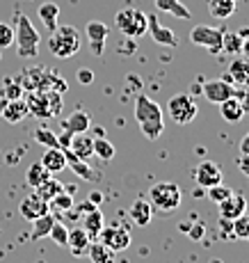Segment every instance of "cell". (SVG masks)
<instances>
[{
    "label": "cell",
    "instance_id": "6da1fadb",
    "mask_svg": "<svg viewBox=\"0 0 249 263\" xmlns=\"http://www.w3.org/2000/svg\"><path fill=\"white\" fill-rule=\"evenodd\" d=\"M135 119L140 124L142 133L149 140H158L165 130V119H162V108L146 94H137L135 99Z\"/></svg>",
    "mask_w": 249,
    "mask_h": 263
},
{
    "label": "cell",
    "instance_id": "7a4b0ae2",
    "mask_svg": "<svg viewBox=\"0 0 249 263\" xmlns=\"http://www.w3.org/2000/svg\"><path fill=\"white\" fill-rule=\"evenodd\" d=\"M28 112L39 119H53L62 112V94L55 89H30L25 96Z\"/></svg>",
    "mask_w": 249,
    "mask_h": 263
},
{
    "label": "cell",
    "instance_id": "3957f363",
    "mask_svg": "<svg viewBox=\"0 0 249 263\" xmlns=\"http://www.w3.org/2000/svg\"><path fill=\"white\" fill-rule=\"evenodd\" d=\"M80 44H83V39H80V32L73 25H58V28L50 32L48 50L55 58L69 60L80 50Z\"/></svg>",
    "mask_w": 249,
    "mask_h": 263
},
{
    "label": "cell",
    "instance_id": "277c9868",
    "mask_svg": "<svg viewBox=\"0 0 249 263\" xmlns=\"http://www.w3.org/2000/svg\"><path fill=\"white\" fill-rule=\"evenodd\" d=\"M14 42H16V50L21 58H34L39 53V44H42V37H39L37 28L30 23V18L25 14H18L16 16V28H14Z\"/></svg>",
    "mask_w": 249,
    "mask_h": 263
},
{
    "label": "cell",
    "instance_id": "5b68a950",
    "mask_svg": "<svg viewBox=\"0 0 249 263\" xmlns=\"http://www.w3.org/2000/svg\"><path fill=\"white\" fill-rule=\"evenodd\" d=\"M114 25H117V30H119L126 39L144 37L146 28H149V23H146V14L140 12V9H135V7L119 9V12H117V16H114Z\"/></svg>",
    "mask_w": 249,
    "mask_h": 263
},
{
    "label": "cell",
    "instance_id": "8992f818",
    "mask_svg": "<svg viewBox=\"0 0 249 263\" xmlns=\"http://www.w3.org/2000/svg\"><path fill=\"white\" fill-rule=\"evenodd\" d=\"M149 201L154 209L165 211V213H171L181 206L183 195L181 188L176 183H169V181H162V183H156L154 188L149 190Z\"/></svg>",
    "mask_w": 249,
    "mask_h": 263
},
{
    "label": "cell",
    "instance_id": "52a82bcc",
    "mask_svg": "<svg viewBox=\"0 0 249 263\" xmlns=\"http://www.w3.org/2000/svg\"><path fill=\"white\" fill-rule=\"evenodd\" d=\"M197 112H199V105H197V101L190 94H179L167 103V115L179 126L192 124L197 119Z\"/></svg>",
    "mask_w": 249,
    "mask_h": 263
},
{
    "label": "cell",
    "instance_id": "ba28073f",
    "mask_svg": "<svg viewBox=\"0 0 249 263\" xmlns=\"http://www.w3.org/2000/svg\"><path fill=\"white\" fill-rule=\"evenodd\" d=\"M222 37H224V32H222L220 28H213V25H195V28L190 30V42L195 44V46H201L206 48L208 53H222Z\"/></svg>",
    "mask_w": 249,
    "mask_h": 263
},
{
    "label": "cell",
    "instance_id": "9c48e42d",
    "mask_svg": "<svg viewBox=\"0 0 249 263\" xmlns=\"http://www.w3.org/2000/svg\"><path fill=\"white\" fill-rule=\"evenodd\" d=\"M201 94H204L206 99L210 101V103H217V105H220L222 101L231 99V96H238V99H240V96L245 94V89L236 87L231 80L220 78V80H208V83L201 85Z\"/></svg>",
    "mask_w": 249,
    "mask_h": 263
},
{
    "label": "cell",
    "instance_id": "30bf717a",
    "mask_svg": "<svg viewBox=\"0 0 249 263\" xmlns=\"http://www.w3.org/2000/svg\"><path fill=\"white\" fill-rule=\"evenodd\" d=\"M55 78H58V73L50 71V69L46 67H39V69H25L23 76L18 78V83H21L23 89H50L55 83Z\"/></svg>",
    "mask_w": 249,
    "mask_h": 263
},
{
    "label": "cell",
    "instance_id": "8fae6325",
    "mask_svg": "<svg viewBox=\"0 0 249 263\" xmlns=\"http://www.w3.org/2000/svg\"><path fill=\"white\" fill-rule=\"evenodd\" d=\"M96 240H101L105 247H110L112 252H121V250H126V247L130 245L133 236H130V231L126 229V227L112 224V227H103Z\"/></svg>",
    "mask_w": 249,
    "mask_h": 263
},
{
    "label": "cell",
    "instance_id": "7c38bea8",
    "mask_svg": "<svg viewBox=\"0 0 249 263\" xmlns=\"http://www.w3.org/2000/svg\"><path fill=\"white\" fill-rule=\"evenodd\" d=\"M146 23H149L146 32L151 34V39H154L156 44H160V46H169V48L179 46V37L174 34V30L160 25V21H158V16H156V14H146Z\"/></svg>",
    "mask_w": 249,
    "mask_h": 263
},
{
    "label": "cell",
    "instance_id": "4fadbf2b",
    "mask_svg": "<svg viewBox=\"0 0 249 263\" xmlns=\"http://www.w3.org/2000/svg\"><path fill=\"white\" fill-rule=\"evenodd\" d=\"M195 181L197 185H201V188H210V185H217L224 181V174H222V170L217 167V163H213V160H204V163L197 165L195 170Z\"/></svg>",
    "mask_w": 249,
    "mask_h": 263
},
{
    "label": "cell",
    "instance_id": "5bb4252c",
    "mask_svg": "<svg viewBox=\"0 0 249 263\" xmlns=\"http://www.w3.org/2000/svg\"><path fill=\"white\" fill-rule=\"evenodd\" d=\"M50 211V206H48V201L42 199V197L37 195V192H32V195H28L25 199L18 204V213H21L28 222H32V220H37V217H42L46 215Z\"/></svg>",
    "mask_w": 249,
    "mask_h": 263
},
{
    "label": "cell",
    "instance_id": "9a60e30c",
    "mask_svg": "<svg viewBox=\"0 0 249 263\" xmlns=\"http://www.w3.org/2000/svg\"><path fill=\"white\" fill-rule=\"evenodd\" d=\"M85 34L89 39V46L94 50V55H103V48H105V39L110 34V28L105 25L103 21H89L87 28H85Z\"/></svg>",
    "mask_w": 249,
    "mask_h": 263
},
{
    "label": "cell",
    "instance_id": "2e32d148",
    "mask_svg": "<svg viewBox=\"0 0 249 263\" xmlns=\"http://www.w3.org/2000/svg\"><path fill=\"white\" fill-rule=\"evenodd\" d=\"M217 206H220V217L222 220L233 222L236 217H240L247 211V199L242 195H236V192H233L231 197H226V199L220 201Z\"/></svg>",
    "mask_w": 249,
    "mask_h": 263
},
{
    "label": "cell",
    "instance_id": "e0dca14e",
    "mask_svg": "<svg viewBox=\"0 0 249 263\" xmlns=\"http://www.w3.org/2000/svg\"><path fill=\"white\" fill-rule=\"evenodd\" d=\"M28 105H25V99H12V101H5L3 105V117L5 121H9V124H18V121H23L28 117Z\"/></svg>",
    "mask_w": 249,
    "mask_h": 263
},
{
    "label": "cell",
    "instance_id": "ac0fdd59",
    "mask_svg": "<svg viewBox=\"0 0 249 263\" xmlns=\"http://www.w3.org/2000/svg\"><path fill=\"white\" fill-rule=\"evenodd\" d=\"M220 115L228 124H238V121H242V117H245L247 112H245V108H242V101L238 99V96H231V99L220 103Z\"/></svg>",
    "mask_w": 249,
    "mask_h": 263
},
{
    "label": "cell",
    "instance_id": "d6986e66",
    "mask_svg": "<svg viewBox=\"0 0 249 263\" xmlns=\"http://www.w3.org/2000/svg\"><path fill=\"white\" fill-rule=\"evenodd\" d=\"M233 80L236 87H249V60L245 58H236L228 64V78Z\"/></svg>",
    "mask_w": 249,
    "mask_h": 263
},
{
    "label": "cell",
    "instance_id": "ffe728a7",
    "mask_svg": "<svg viewBox=\"0 0 249 263\" xmlns=\"http://www.w3.org/2000/svg\"><path fill=\"white\" fill-rule=\"evenodd\" d=\"M67 149L73 156H78V158L87 160L89 156L94 154V138H89L87 133H75L73 138H71V142H69Z\"/></svg>",
    "mask_w": 249,
    "mask_h": 263
},
{
    "label": "cell",
    "instance_id": "44dd1931",
    "mask_svg": "<svg viewBox=\"0 0 249 263\" xmlns=\"http://www.w3.org/2000/svg\"><path fill=\"white\" fill-rule=\"evenodd\" d=\"M89 234L80 227V229H71L69 231V240H67V247L71 250V254L73 256H85L87 254V250H89Z\"/></svg>",
    "mask_w": 249,
    "mask_h": 263
},
{
    "label": "cell",
    "instance_id": "7402d4cb",
    "mask_svg": "<svg viewBox=\"0 0 249 263\" xmlns=\"http://www.w3.org/2000/svg\"><path fill=\"white\" fill-rule=\"evenodd\" d=\"M80 220H83V229L89 234V238L91 240H96L99 238V234H101V229H103V213L99 211V206L96 209H89L87 213H83L80 215Z\"/></svg>",
    "mask_w": 249,
    "mask_h": 263
},
{
    "label": "cell",
    "instance_id": "603a6c76",
    "mask_svg": "<svg viewBox=\"0 0 249 263\" xmlns=\"http://www.w3.org/2000/svg\"><path fill=\"white\" fill-rule=\"evenodd\" d=\"M64 151V158H67V167L73 172V174H78L83 181H94L96 179V174H94V170L89 167L87 163H85L83 158H78V156H73L69 149H62Z\"/></svg>",
    "mask_w": 249,
    "mask_h": 263
},
{
    "label": "cell",
    "instance_id": "cb8c5ba5",
    "mask_svg": "<svg viewBox=\"0 0 249 263\" xmlns=\"http://www.w3.org/2000/svg\"><path fill=\"white\" fill-rule=\"evenodd\" d=\"M151 217H154V206H151V201L137 199L135 204L130 206V220H133L137 227L151 224Z\"/></svg>",
    "mask_w": 249,
    "mask_h": 263
},
{
    "label": "cell",
    "instance_id": "d4e9b609",
    "mask_svg": "<svg viewBox=\"0 0 249 263\" xmlns=\"http://www.w3.org/2000/svg\"><path fill=\"white\" fill-rule=\"evenodd\" d=\"M91 128V119L89 115L85 112V110H75V112H71L67 121H64V130H69V133H87Z\"/></svg>",
    "mask_w": 249,
    "mask_h": 263
},
{
    "label": "cell",
    "instance_id": "484cf974",
    "mask_svg": "<svg viewBox=\"0 0 249 263\" xmlns=\"http://www.w3.org/2000/svg\"><path fill=\"white\" fill-rule=\"evenodd\" d=\"M39 163H42L50 174H58V172H62L64 167H67V158H64L62 149H46V154L42 156Z\"/></svg>",
    "mask_w": 249,
    "mask_h": 263
},
{
    "label": "cell",
    "instance_id": "4316f807",
    "mask_svg": "<svg viewBox=\"0 0 249 263\" xmlns=\"http://www.w3.org/2000/svg\"><path fill=\"white\" fill-rule=\"evenodd\" d=\"M154 3H156V9H158V12H165V14H169V16L185 18V21L192 16L190 9H187L181 0H154Z\"/></svg>",
    "mask_w": 249,
    "mask_h": 263
},
{
    "label": "cell",
    "instance_id": "83f0119b",
    "mask_svg": "<svg viewBox=\"0 0 249 263\" xmlns=\"http://www.w3.org/2000/svg\"><path fill=\"white\" fill-rule=\"evenodd\" d=\"M87 256L91 263H114V252L110 247H105L101 240H91Z\"/></svg>",
    "mask_w": 249,
    "mask_h": 263
},
{
    "label": "cell",
    "instance_id": "f1b7e54d",
    "mask_svg": "<svg viewBox=\"0 0 249 263\" xmlns=\"http://www.w3.org/2000/svg\"><path fill=\"white\" fill-rule=\"evenodd\" d=\"M208 12L213 18H228L236 12V0H208Z\"/></svg>",
    "mask_w": 249,
    "mask_h": 263
},
{
    "label": "cell",
    "instance_id": "f546056e",
    "mask_svg": "<svg viewBox=\"0 0 249 263\" xmlns=\"http://www.w3.org/2000/svg\"><path fill=\"white\" fill-rule=\"evenodd\" d=\"M39 18H42V23L46 25V30L48 32H53L55 28H58V16H60V7L55 3H44L39 5Z\"/></svg>",
    "mask_w": 249,
    "mask_h": 263
},
{
    "label": "cell",
    "instance_id": "4dcf8cb0",
    "mask_svg": "<svg viewBox=\"0 0 249 263\" xmlns=\"http://www.w3.org/2000/svg\"><path fill=\"white\" fill-rule=\"evenodd\" d=\"M53 222H55V217L53 213H46L42 217H37V220H32V240H39V238H48V234H50V227H53Z\"/></svg>",
    "mask_w": 249,
    "mask_h": 263
},
{
    "label": "cell",
    "instance_id": "1f68e13d",
    "mask_svg": "<svg viewBox=\"0 0 249 263\" xmlns=\"http://www.w3.org/2000/svg\"><path fill=\"white\" fill-rule=\"evenodd\" d=\"M34 192H37V195L42 197V199L50 201V199H55V197H58L60 192H64V185L60 183V181H55L53 176H48V179H46L42 185H37V188H34Z\"/></svg>",
    "mask_w": 249,
    "mask_h": 263
},
{
    "label": "cell",
    "instance_id": "d6a6232c",
    "mask_svg": "<svg viewBox=\"0 0 249 263\" xmlns=\"http://www.w3.org/2000/svg\"><path fill=\"white\" fill-rule=\"evenodd\" d=\"M48 176H53L48 170L44 167L42 163H32L28 167V174H25V181H28V185L30 188H37V185H42Z\"/></svg>",
    "mask_w": 249,
    "mask_h": 263
},
{
    "label": "cell",
    "instance_id": "836d02e7",
    "mask_svg": "<svg viewBox=\"0 0 249 263\" xmlns=\"http://www.w3.org/2000/svg\"><path fill=\"white\" fill-rule=\"evenodd\" d=\"M34 140H37L39 144H44L46 149H60L58 133H53V130L46 128V126H39V128L34 130Z\"/></svg>",
    "mask_w": 249,
    "mask_h": 263
},
{
    "label": "cell",
    "instance_id": "e575fe53",
    "mask_svg": "<svg viewBox=\"0 0 249 263\" xmlns=\"http://www.w3.org/2000/svg\"><path fill=\"white\" fill-rule=\"evenodd\" d=\"M48 206H50V213H53V211H58V213H67V211L73 209V197L67 195V192H60L55 199L48 201Z\"/></svg>",
    "mask_w": 249,
    "mask_h": 263
},
{
    "label": "cell",
    "instance_id": "d590c367",
    "mask_svg": "<svg viewBox=\"0 0 249 263\" xmlns=\"http://www.w3.org/2000/svg\"><path fill=\"white\" fill-rule=\"evenodd\" d=\"M242 48V39L238 32H224V37H222V50L224 53H233L238 55Z\"/></svg>",
    "mask_w": 249,
    "mask_h": 263
},
{
    "label": "cell",
    "instance_id": "8d00e7d4",
    "mask_svg": "<svg viewBox=\"0 0 249 263\" xmlns=\"http://www.w3.org/2000/svg\"><path fill=\"white\" fill-rule=\"evenodd\" d=\"M48 238L55 242V245L60 247H67V240H69V229L62 224V222H53V227H50V234Z\"/></svg>",
    "mask_w": 249,
    "mask_h": 263
},
{
    "label": "cell",
    "instance_id": "74e56055",
    "mask_svg": "<svg viewBox=\"0 0 249 263\" xmlns=\"http://www.w3.org/2000/svg\"><path fill=\"white\" fill-rule=\"evenodd\" d=\"M94 154L99 156L101 160H112L114 158V146L108 142V140H103V138H99V140H94Z\"/></svg>",
    "mask_w": 249,
    "mask_h": 263
},
{
    "label": "cell",
    "instance_id": "f35d334b",
    "mask_svg": "<svg viewBox=\"0 0 249 263\" xmlns=\"http://www.w3.org/2000/svg\"><path fill=\"white\" fill-rule=\"evenodd\" d=\"M231 231H233V236H236V238L249 240V215L242 213L240 217H236V220H233Z\"/></svg>",
    "mask_w": 249,
    "mask_h": 263
},
{
    "label": "cell",
    "instance_id": "ab89813d",
    "mask_svg": "<svg viewBox=\"0 0 249 263\" xmlns=\"http://www.w3.org/2000/svg\"><path fill=\"white\" fill-rule=\"evenodd\" d=\"M206 190H208V199L215 201V204H220V201H224L226 197H231V195H233V190L228 188V185H224V183L210 185V188H206Z\"/></svg>",
    "mask_w": 249,
    "mask_h": 263
},
{
    "label": "cell",
    "instance_id": "60d3db41",
    "mask_svg": "<svg viewBox=\"0 0 249 263\" xmlns=\"http://www.w3.org/2000/svg\"><path fill=\"white\" fill-rule=\"evenodd\" d=\"M23 92H25V89L21 87V83H12V80H7V83H5V101L23 99Z\"/></svg>",
    "mask_w": 249,
    "mask_h": 263
},
{
    "label": "cell",
    "instance_id": "b9f144b4",
    "mask_svg": "<svg viewBox=\"0 0 249 263\" xmlns=\"http://www.w3.org/2000/svg\"><path fill=\"white\" fill-rule=\"evenodd\" d=\"M14 44V28L7 23H0V48H9Z\"/></svg>",
    "mask_w": 249,
    "mask_h": 263
},
{
    "label": "cell",
    "instance_id": "7bdbcfd3",
    "mask_svg": "<svg viewBox=\"0 0 249 263\" xmlns=\"http://www.w3.org/2000/svg\"><path fill=\"white\" fill-rule=\"evenodd\" d=\"M78 83L80 85H91L94 83V71H91V69H87V67H83L78 71Z\"/></svg>",
    "mask_w": 249,
    "mask_h": 263
},
{
    "label": "cell",
    "instance_id": "ee69618b",
    "mask_svg": "<svg viewBox=\"0 0 249 263\" xmlns=\"http://www.w3.org/2000/svg\"><path fill=\"white\" fill-rule=\"evenodd\" d=\"M238 170L245 176H249V154H240V158H238Z\"/></svg>",
    "mask_w": 249,
    "mask_h": 263
},
{
    "label": "cell",
    "instance_id": "f6af8a7d",
    "mask_svg": "<svg viewBox=\"0 0 249 263\" xmlns=\"http://www.w3.org/2000/svg\"><path fill=\"white\" fill-rule=\"evenodd\" d=\"M201 234H204V224H201V222L195 227V229H190V236H192L195 240H199V238H201Z\"/></svg>",
    "mask_w": 249,
    "mask_h": 263
},
{
    "label": "cell",
    "instance_id": "bcb514c9",
    "mask_svg": "<svg viewBox=\"0 0 249 263\" xmlns=\"http://www.w3.org/2000/svg\"><path fill=\"white\" fill-rule=\"evenodd\" d=\"M240 154H249V133L240 140Z\"/></svg>",
    "mask_w": 249,
    "mask_h": 263
},
{
    "label": "cell",
    "instance_id": "7dc6e473",
    "mask_svg": "<svg viewBox=\"0 0 249 263\" xmlns=\"http://www.w3.org/2000/svg\"><path fill=\"white\" fill-rule=\"evenodd\" d=\"M240 53H242V58L249 60V37L247 39H242V48H240Z\"/></svg>",
    "mask_w": 249,
    "mask_h": 263
},
{
    "label": "cell",
    "instance_id": "c3c4849f",
    "mask_svg": "<svg viewBox=\"0 0 249 263\" xmlns=\"http://www.w3.org/2000/svg\"><path fill=\"white\" fill-rule=\"evenodd\" d=\"M240 101H242V108H245V112H249V92H245L240 96Z\"/></svg>",
    "mask_w": 249,
    "mask_h": 263
},
{
    "label": "cell",
    "instance_id": "681fc988",
    "mask_svg": "<svg viewBox=\"0 0 249 263\" xmlns=\"http://www.w3.org/2000/svg\"><path fill=\"white\" fill-rule=\"evenodd\" d=\"M238 34H240V39H247V37H249V28H242V30H238Z\"/></svg>",
    "mask_w": 249,
    "mask_h": 263
},
{
    "label": "cell",
    "instance_id": "f907efd6",
    "mask_svg": "<svg viewBox=\"0 0 249 263\" xmlns=\"http://www.w3.org/2000/svg\"><path fill=\"white\" fill-rule=\"evenodd\" d=\"M3 105H5V99H0V115H3Z\"/></svg>",
    "mask_w": 249,
    "mask_h": 263
}]
</instances>
